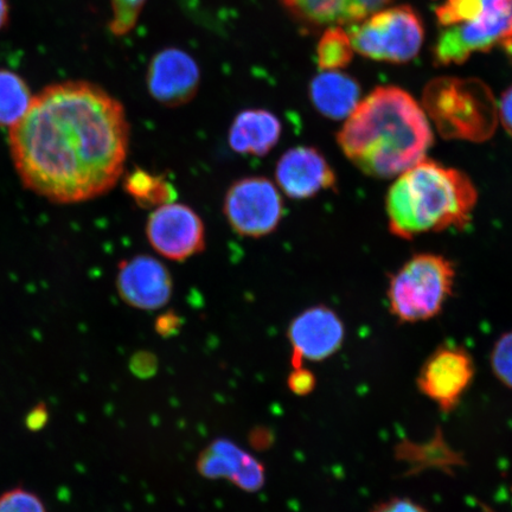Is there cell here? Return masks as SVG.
<instances>
[{"label": "cell", "instance_id": "18", "mask_svg": "<svg viewBox=\"0 0 512 512\" xmlns=\"http://www.w3.org/2000/svg\"><path fill=\"white\" fill-rule=\"evenodd\" d=\"M309 95L313 107L332 120L348 119L361 102V87L339 70H322L312 79Z\"/></svg>", "mask_w": 512, "mask_h": 512}, {"label": "cell", "instance_id": "9", "mask_svg": "<svg viewBox=\"0 0 512 512\" xmlns=\"http://www.w3.org/2000/svg\"><path fill=\"white\" fill-rule=\"evenodd\" d=\"M145 232L151 247L171 261L188 260L201 254L207 246L202 217L183 203L172 202L153 209Z\"/></svg>", "mask_w": 512, "mask_h": 512}, {"label": "cell", "instance_id": "5", "mask_svg": "<svg viewBox=\"0 0 512 512\" xmlns=\"http://www.w3.org/2000/svg\"><path fill=\"white\" fill-rule=\"evenodd\" d=\"M422 104L445 139L483 143L496 132L498 105L480 80L435 79L425 88Z\"/></svg>", "mask_w": 512, "mask_h": 512}, {"label": "cell", "instance_id": "8", "mask_svg": "<svg viewBox=\"0 0 512 512\" xmlns=\"http://www.w3.org/2000/svg\"><path fill=\"white\" fill-rule=\"evenodd\" d=\"M223 213L230 228L243 238L260 239L275 232L285 215L283 196L271 179H238L224 196Z\"/></svg>", "mask_w": 512, "mask_h": 512}, {"label": "cell", "instance_id": "16", "mask_svg": "<svg viewBox=\"0 0 512 512\" xmlns=\"http://www.w3.org/2000/svg\"><path fill=\"white\" fill-rule=\"evenodd\" d=\"M390 0H279L288 16L305 30L362 21Z\"/></svg>", "mask_w": 512, "mask_h": 512}, {"label": "cell", "instance_id": "25", "mask_svg": "<svg viewBox=\"0 0 512 512\" xmlns=\"http://www.w3.org/2000/svg\"><path fill=\"white\" fill-rule=\"evenodd\" d=\"M287 384L293 394L306 396L316 388V376L304 366L293 368L292 373L288 376Z\"/></svg>", "mask_w": 512, "mask_h": 512}, {"label": "cell", "instance_id": "4", "mask_svg": "<svg viewBox=\"0 0 512 512\" xmlns=\"http://www.w3.org/2000/svg\"><path fill=\"white\" fill-rule=\"evenodd\" d=\"M443 17L447 27L434 47L439 66L462 64L512 41V0H445Z\"/></svg>", "mask_w": 512, "mask_h": 512}, {"label": "cell", "instance_id": "14", "mask_svg": "<svg viewBox=\"0 0 512 512\" xmlns=\"http://www.w3.org/2000/svg\"><path fill=\"white\" fill-rule=\"evenodd\" d=\"M275 182L287 197L300 201L335 190L337 177L322 152L312 146H296L278 160Z\"/></svg>", "mask_w": 512, "mask_h": 512}, {"label": "cell", "instance_id": "26", "mask_svg": "<svg viewBox=\"0 0 512 512\" xmlns=\"http://www.w3.org/2000/svg\"><path fill=\"white\" fill-rule=\"evenodd\" d=\"M158 362L155 355L151 352L142 351L134 355L131 361V370L134 375L143 377H151L156 374Z\"/></svg>", "mask_w": 512, "mask_h": 512}, {"label": "cell", "instance_id": "7", "mask_svg": "<svg viewBox=\"0 0 512 512\" xmlns=\"http://www.w3.org/2000/svg\"><path fill=\"white\" fill-rule=\"evenodd\" d=\"M347 31L355 53L390 63L414 60L425 37L421 18L407 5L376 11Z\"/></svg>", "mask_w": 512, "mask_h": 512}, {"label": "cell", "instance_id": "10", "mask_svg": "<svg viewBox=\"0 0 512 512\" xmlns=\"http://www.w3.org/2000/svg\"><path fill=\"white\" fill-rule=\"evenodd\" d=\"M201 85V69L187 51L164 48L146 69V87L158 104L177 108L190 104Z\"/></svg>", "mask_w": 512, "mask_h": 512}, {"label": "cell", "instance_id": "22", "mask_svg": "<svg viewBox=\"0 0 512 512\" xmlns=\"http://www.w3.org/2000/svg\"><path fill=\"white\" fill-rule=\"evenodd\" d=\"M111 19L108 30L115 37H125L136 29L147 0H110Z\"/></svg>", "mask_w": 512, "mask_h": 512}, {"label": "cell", "instance_id": "24", "mask_svg": "<svg viewBox=\"0 0 512 512\" xmlns=\"http://www.w3.org/2000/svg\"><path fill=\"white\" fill-rule=\"evenodd\" d=\"M0 512H47V510L40 497L18 488L0 496Z\"/></svg>", "mask_w": 512, "mask_h": 512}, {"label": "cell", "instance_id": "30", "mask_svg": "<svg viewBox=\"0 0 512 512\" xmlns=\"http://www.w3.org/2000/svg\"><path fill=\"white\" fill-rule=\"evenodd\" d=\"M10 6L8 0H0V30L9 23Z\"/></svg>", "mask_w": 512, "mask_h": 512}, {"label": "cell", "instance_id": "3", "mask_svg": "<svg viewBox=\"0 0 512 512\" xmlns=\"http://www.w3.org/2000/svg\"><path fill=\"white\" fill-rule=\"evenodd\" d=\"M477 190L464 172L424 159L390 187L386 208L390 232L402 239L462 229L472 219Z\"/></svg>", "mask_w": 512, "mask_h": 512}, {"label": "cell", "instance_id": "2", "mask_svg": "<svg viewBox=\"0 0 512 512\" xmlns=\"http://www.w3.org/2000/svg\"><path fill=\"white\" fill-rule=\"evenodd\" d=\"M337 142L363 174L392 178L426 158L433 132L424 108L399 87L376 88L352 112Z\"/></svg>", "mask_w": 512, "mask_h": 512}, {"label": "cell", "instance_id": "27", "mask_svg": "<svg viewBox=\"0 0 512 512\" xmlns=\"http://www.w3.org/2000/svg\"><path fill=\"white\" fill-rule=\"evenodd\" d=\"M371 512H427L418 503L408 498H393L377 505Z\"/></svg>", "mask_w": 512, "mask_h": 512}, {"label": "cell", "instance_id": "20", "mask_svg": "<svg viewBox=\"0 0 512 512\" xmlns=\"http://www.w3.org/2000/svg\"><path fill=\"white\" fill-rule=\"evenodd\" d=\"M32 98L34 96L22 76L0 69V126L17 124L28 112Z\"/></svg>", "mask_w": 512, "mask_h": 512}, {"label": "cell", "instance_id": "15", "mask_svg": "<svg viewBox=\"0 0 512 512\" xmlns=\"http://www.w3.org/2000/svg\"><path fill=\"white\" fill-rule=\"evenodd\" d=\"M197 470L204 478L228 479L252 494L264 488L266 482L264 465L233 441L223 438L204 448L197 459Z\"/></svg>", "mask_w": 512, "mask_h": 512}, {"label": "cell", "instance_id": "6", "mask_svg": "<svg viewBox=\"0 0 512 512\" xmlns=\"http://www.w3.org/2000/svg\"><path fill=\"white\" fill-rule=\"evenodd\" d=\"M456 272L437 254H418L390 278V312L401 323H418L439 315L452 294Z\"/></svg>", "mask_w": 512, "mask_h": 512}, {"label": "cell", "instance_id": "21", "mask_svg": "<svg viewBox=\"0 0 512 512\" xmlns=\"http://www.w3.org/2000/svg\"><path fill=\"white\" fill-rule=\"evenodd\" d=\"M352 48L347 29L341 25L326 28L317 46V63L320 70H339L352 61Z\"/></svg>", "mask_w": 512, "mask_h": 512}, {"label": "cell", "instance_id": "17", "mask_svg": "<svg viewBox=\"0 0 512 512\" xmlns=\"http://www.w3.org/2000/svg\"><path fill=\"white\" fill-rule=\"evenodd\" d=\"M283 125L274 113L262 108L240 112L230 125L228 143L239 155L265 157L278 145Z\"/></svg>", "mask_w": 512, "mask_h": 512}, {"label": "cell", "instance_id": "13", "mask_svg": "<svg viewBox=\"0 0 512 512\" xmlns=\"http://www.w3.org/2000/svg\"><path fill=\"white\" fill-rule=\"evenodd\" d=\"M117 291L133 309L156 311L170 302L174 279L162 261L150 255H137L120 262Z\"/></svg>", "mask_w": 512, "mask_h": 512}, {"label": "cell", "instance_id": "28", "mask_svg": "<svg viewBox=\"0 0 512 512\" xmlns=\"http://www.w3.org/2000/svg\"><path fill=\"white\" fill-rule=\"evenodd\" d=\"M181 329V317L175 312H166L156 320V331L162 337H171Z\"/></svg>", "mask_w": 512, "mask_h": 512}, {"label": "cell", "instance_id": "23", "mask_svg": "<svg viewBox=\"0 0 512 512\" xmlns=\"http://www.w3.org/2000/svg\"><path fill=\"white\" fill-rule=\"evenodd\" d=\"M491 366L497 379L512 389V331L498 339L492 350Z\"/></svg>", "mask_w": 512, "mask_h": 512}, {"label": "cell", "instance_id": "1", "mask_svg": "<svg viewBox=\"0 0 512 512\" xmlns=\"http://www.w3.org/2000/svg\"><path fill=\"white\" fill-rule=\"evenodd\" d=\"M10 155L24 188L56 204L104 196L124 176L130 124L125 107L93 82L55 83L10 127Z\"/></svg>", "mask_w": 512, "mask_h": 512}, {"label": "cell", "instance_id": "12", "mask_svg": "<svg viewBox=\"0 0 512 512\" xmlns=\"http://www.w3.org/2000/svg\"><path fill=\"white\" fill-rule=\"evenodd\" d=\"M475 376L469 352L463 348H439L428 357L418 376V387L426 398L437 403L444 412L458 406Z\"/></svg>", "mask_w": 512, "mask_h": 512}, {"label": "cell", "instance_id": "29", "mask_svg": "<svg viewBox=\"0 0 512 512\" xmlns=\"http://www.w3.org/2000/svg\"><path fill=\"white\" fill-rule=\"evenodd\" d=\"M498 118L510 136L512 137V86L504 92L498 105Z\"/></svg>", "mask_w": 512, "mask_h": 512}, {"label": "cell", "instance_id": "11", "mask_svg": "<svg viewBox=\"0 0 512 512\" xmlns=\"http://www.w3.org/2000/svg\"><path fill=\"white\" fill-rule=\"evenodd\" d=\"M287 338L292 347V368L303 367L305 361L328 360L342 348L344 323L330 307L312 306L292 320Z\"/></svg>", "mask_w": 512, "mask_h": 512}, {"label": "cell", "instance_id": "19", "mask_svg": "<svg viewBox=\"0 0 512 512\" xmlns=\"http://www.w3.org/2000/svg\"><path fill=\"white\" fill-rule=\"evenodd\" d=\"M124 189L143 209H156L177 198V190L168 178L140 168L125 175Z\"/></svg>", "mask_w": 512, "mask_h": 512}]
</instances>
